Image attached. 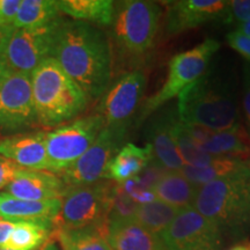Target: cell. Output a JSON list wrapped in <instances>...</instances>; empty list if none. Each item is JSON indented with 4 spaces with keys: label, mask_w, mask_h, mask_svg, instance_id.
Returning <instances> with one entry per match:
<instances>
[{
    "label": "cell",
    "mask_w": 250,
    "mask_h": 250,
    "mask_svg": "<svg viewBox=\"0 0 250 250\" xmlns=\"http://www.w3.org/2000/svg\"><path fill=\"white\" fill-rule=\"evenodd\" d=\"M51 58L89 100L102 98L111 83L114 56L110 40L92 23L62 18Z\"/></svg>",
    "instance_id": "obj_1"
},
{
    "label": "cell",
    "mask_w": 250,
    "mask_h": 250,
    "mask_svg": "<svg viewBox=\"0 0 250 250\" xmlns=\"http://www.w3.org/2000/svg\"><path fill=\"white\" fill-rule=\"evenodd\" d=\"M161 13V6L154 1L115 2L110 44L121 66L132 68L143 64L155 43Z\"/></svg>",
    "instance_id": "obj_2"
},
{
    "label": "cell",
    "mask_w": 250,
    "mask_h": 250,
    "mask_svg": "<svg viewBox=\"0 0 250 250\" xmlns=\"http://www.w3.org/2000/svg\"><path fill=\"white\" fill-rule=\"evenodd\" d=\"M37 124L61 126L85 110L89 99L54 58L41 62L30 74Z\"/></svg>",
    "instance_id": "obj_3"
},
{
    "label": "cell",
    "mask_w": 250,
    "mask_h": 250,
    "mask_svg": "<svg viewBox=\"0 0 250 250\" xmlns=\"http://www.w3.org/2000/svg\"><path fill=\"white\" fill-rule=\"evenodd\" d=\"M192 206L223 235H245L250 229V168L199 187Z\"/></svg>",
    "instance_id": "obj_4"
},
{
    "label": "cell",
    "mask_w": 250,
    "mask_h": 250,
    "mask_svg": "<svg viewBox=\"0 0 250 250\" xmlns=\"http://www.w3.org/2000/svg\"><path fill=\"white\" fill-rule=\"evenodd\" d=\"M179 120L211 131H226L239 124V107L229 83L205 73L179 95Z\"/></svg>",
    "instance_id": "obj_5"
},
{
    "label": "cell",
    "mask_w": 250,
    "mask_h": 250,
    "mask_svg": "<svg viewBox=\"0 0 250 250\" xmlns=\"http://www.w3.org/2000/svg\"><path fill=\"white\" fill-rule=\"evenodd\" d=\"M219 48L220 44L215 40H205L195 48L175 55L168 65V74L164 85L140 107L137 125H140L153 112L158 111L162 105L196 83L206 72L211 58Z\"/></svg>",
    "instance_id": "obj_6"
},
{
    "label": "cell",
    "mask_w": 250,
    "mask_h": 250,
    "mask_svg": "<svg viewBox=\"0 0 250 250\" xmlns=\"http://www.w3.org/2000/svg\"><path fill=\"white\" fill-rule=\"evenodd\" d=\"M115 183L102 180L89 186L67 189L54 225L57 229H79L108 224V212Z\"/></svg>",
    "instance_id": "obj_7"
},
{
    "label": "cell",
    "mask_w": 250,
    "mask_h": 250,
    "mask_svg": "<svg viewBox=\"0 0 250 250\" xmlns=\"http://www.w3.org/2000/svg\"><path fill=\"white\" fill-rule=\"evenodd\" d=\"M103 127L104 122L95 114L45 131L50 171L59 174L71 167L93 145Z\"/></svg>",
    "instance_id": "obj_8"
},
{
    "label": "cell",
    "mask_w": 250,
    "mask_h": 250,
    "mask_svg": "<svg viewBox=\"0 0 250 250\" xmlns=\"http://www.w3.org/2000/svg\"><path fill=\"white\" fill-rule=\"evenodd\" d=\"M146 87L142 70H131L110 83L98 105V115L104 126L126 136L132 118L138 115Z\"/></svg>",
    "instance_id": "obj_9"
},
{
    "label": "cell",
    "mask_w": 250,
    "mask_h": 250,
    "mask_svg": "<svg viewBox=\"0 0 250 250\" xmlns=\"http://www.w3.org/2000/svg\"><path fill=\"white\" fill-rule=\"evenodd\" d=\"M35 124L30 74L9 70L0 80V134L28 132Z\"/></svg>",
    "instance_id": "obj_10"
},
{
    "label": "cell",
    "mask_w": 250,
    "mask_h": 250,
    "mask_svg": "<svg viewBox=\"0 0 250 250\" xmlns=\"http://www.w3.org/2000/svg\"><path fill=\"white\" fill-rule=\"evenodd\" d=\"M61 20L62 17L45 26L14 29L1 56L8 70L31 74L41 62L51 57L55 34Z\"/></svg>",
    "instance_id": "obj_11"
},
{
    "label": "cell",
    "mask_w": 250,
    "mask_h": 250,
    "mask_svg": "<svg viewBox=\"0 0 250 250\" xmlns=\"http://www.w3.org/2000/svg\"><path fill=\"white\" fill-rule=\"evenodd\" d=\"M223 237L219 228L193 206L182 208L160 234L165 250H220Z\"/></svg>",
    "instance_id": "obj_12"
},
{
    "label": "cell",
    "mask_w": 250,
    "mask_h": 250,
    "mask_svg": "<svg viewBox=\"0 0 250 250\" xmlns=\"http://www.w3.org/2000/svg\"><path fill=\"white\" fill-rule=\"evenodd\" d=\"M125 138V134L103 127L93 145L71 167L57 174L66 189L105 180L108 166L123 146Z\"/></svg>",
    "instance_id": "obj_13"
},
{
    "label": "cell",
    "mask_w": 250,
    "mask_h": 250,
    "mask_svg": "<svg viewBox=\"0 0 250 250\" xmlns=\"http://www.w3.org/2000/svg\"><path fill=\"white\" fill-rule=\"evenodd\" d=\"M228 6L224 0H180L170 2L165 17L166 35H177L210 21L223 19Z\"/></svg>",
    "instance_id": "obj_14"
},
{
    "label": "cell",
    "mask_w": 250,
    "mask_h": 250,
    "mask_svg": "<svg viewBox=\"0 0 250 250\" xmlns=\"http://www.w3.org/2000/svg\"><path fill=\"white\" fill-rule=\"evenodd\" d=\"M184 125L199 151L213 156H228L250 161V139L240 125L226 131H211L186 123Z\"/></svg>",
    "instance_id": "obj_15"
},
{
    "label": "cell",
    "mask_w": 250,
    "mask_h": 250,
    "mask_svg": "<svg viewBox=\"0 0 250 250\" xmlns=\"http://www.w3.org/2000/svg\"><path fill=\"white\" fill-rule=\"evenodd\" d=\"M0 156L18 167L50 171L45 131H34L0 138Z\"/></svg>",
    "instance_id": "obj_16"
},
{
    "label": "cell",
    "mask_w": 250,
    "mask_h": 250,
    "mask_svg": "<svg viewBox=\"0 0 250 250\" xmlns=\"http://www.w3.org/2000/svg\"><path fill=\"white\" fill-rule=\"evenodd\" d=\"M177 117L173 110H166L152 118L146 131L153 161L166 170H181L184 166L174 138Z\"/></svg>",
    "instance_id": "obj_17"
},
{
    "label": "cell",
    "mask_w": 250,
    "mask_h": 250,
    "mask_svg": "<svg viewBox=\"0 0 250 250\" xmlns=\"http://www.w3.org/2000/svg\"><path fill=\"white\" fill-rule=\"evenodd\" d=\"M66 190L57 174L21 168L4 192L22 201H51L62 199Z\"/></svg>",
    "instance_id": "obj_18"
},
{
    "label": "cell",
    "mask_w": 250,
    "mask_h": 250,
    "mask_svg": "<svg viewBox=\"0 0 250 250\" xmlns=\"http://www.w3.org/2000/svg\"><path fill=\"white\" fill-rule=\"evenodd\" d=\"M62 199L51 201H22L8 193H0V218L9 221H49L59 213Z\"/></svg>",
    "instance_id": "obj_19"
},
{
    "label": "cell",
    "mask_w": 250,
    "mask_h": 250,
    "mask_svg": "<svg viewBox=\"0 0 250 250\" xmlns=\"http://www.w3.org/2000/svg\"><path fill=\"white\" fill-rule=\"evenodd\" d=\"M108 242L112 250H165L160 236L133 220L108 223Z\"/></svg>",
    "instance_id": "obj_20"
},
{
    "label": "cell",
    "mask_w": 250,
    "mask_h": 250,
    "mask_svg": "<svg viewBox=\"0 0 250 250\" xmlns=\"http://www.w3.org/2000/svg\"><path fill=\"white\" fill-rule=\"evenodd\" d=\"M153 160L148 145L140 147L127 143L121 147L108 166L105 180L121 184L126 180L138 176Z\"/></svg>",
    "instance_id": "obj_21"
},
{
    "label": "cell",
    "mask_w": 250,
    "mask_h": 250,
    "mask_svg": "<svg viewBox=\"0 0 250 250\" xmlns=\"http://www.w3.org/2000/svg\"><path fill=\"white\" fill-rule=\"evenodd\" d=\"M198 187L193 186L180 170H167L153 188L159 201L182 210L192 206Z\"/></svg>",
    "instance_id": "obj_22"
},
{
    "label": "cell",
    "mask_w": 250,
    "mask_h": 250,
    "mask_svg": "<svg viewBox=\"0 0 250 250\" xmlns=\"http://www.w3.org/2000/svg\"><path fill=\"white\" fill-rule=\"evenodd\" d=\"M59 12L72 20L110 26L115 12L112 0H59Z\"/></svg>",
    "instance_id": "obj_23"
},
{
    "label": "cell",
    "mask_w": 250,
    "mask_h": 250,
    "mask_svg": "<svg viewBox=\"0 0 250 250\" xmlns=\"http://www.w3.org/2000/svg\"><path fill=\"white\" fill-rule=\"evenodd\" d=\"M247 168H250V161L228 158V156H218L210 164L203 167L183 166L180 171L193 186L199 188L204 184L239 173Z\"/></svg>",
    "instance_id": "obj_24"
},
{
    "label": "cell",
    "mask_w": 250,
    "mask_h": 250,
    "mask_svg": "<svg viewBox=\"0 0 250 250\" xmlns=\"http://www.w3.org/2000/svg\"><path fill=\"white\" fill-rule=\"evenodd\" d=\"M62 250H112L108 242V224L79 229H57Z\"/></svg>",
    "instance_id": "obj_25"
},
{
    "label": "cell",
    "mask_w": 250,
    "mask_h": 250,
    "mask_svg": "<svg viewBox=\"0 0 250 250\" xmlns=\"http://www.w3.org/2000/svg\"><path fill=\"white\" fill-rule=\"evenodd\" d=\"M61 18L56 0H21L13 27H41Z\"/></svg>",
    "instance_id": "obj_26"
},
{
    "label": "cell",
    "mask_w": 250,
    "mask_h": 250,
    "mask_svg": "<svg viewBox=\"0 0 250 250\" xmlns=\"http://www.w3.org/2000/svg\"><path fill=\"white\" fill-rule=\"evenodd\" d=\"M51 226L49 221H17L5 248L36 250L46 241Z\"/></svg>",
    "instance_id": "obj_27"
},
{
    "label": "cell",
    "mask_w": 250,
    "mask_h": 250,
    "mask_svg": "<svg viewBox=\"0 0 250 250\" xmlns=\"http://www.w3.org/2000/svg\"><path fill=\"white\" fill-rule=\"evenodd\" d=\"M180 211L179 208L156 199L148 204L137 206L133 220L151 233L160 236Z\"/></svg>",
    "instance_id": "obj_28"
},
{
    "label": "cell",
    "mask_w": 250,
    "mask_h": 250,
    "mask_svg": "<svg viewBox=\"0 0 250 250\" xmlns=\"http://www.w3.org/2000/svg\"><path fill=\"white\" fill-rule=\"evenodd\" d=\"M174 138L176 142L177 149L182 159L184 166H192V167H203L208 165L218 156H213L199 151L187 132L186 125L177 117L176 123L174 125Z\"/></svg>",
    "instance_id": "obj_29"
},
{
    "label": "cell",
    "mask_w": 250,
    "mask_h": 250,
    "mask_svg": "<svg viewBox=\"0 0 250 250\" xmlns=\"http://www.w3.org/2000/svg\"><path fill=\"white\" fill-rule=\"evenodd\" d=\"M137 205L129 196L121 189L120 184L115 183L114 189L111 193L110 206L108 212V223H115V221H125L132 220L136 213Z\"/></svg>",
    "instance_id": "obj_30"
},
{
    "label": "cell",
    "mask_w": 250,
    "mask_h": 250,
    "mask_svg": "<svg viewBox=\"0 0 250 250\" xmlns=\"http://www.w3.org/2000/svg\"><path fill=\"white\" fill-rule=\"evenodd\" d=\"M120 187L125 192V195L129 196L137 205L148 204V203H152L158 199L156 198L155 193L153 192V190L146 189V188L137 180L136 176L132 177V179L126 180L123 183H121Z\"/></svg>",
    "instance_id": "obj_31"
},
{
    "label": "cell",
    "mask_w": 250,
    "mask_h": 250,
    "mask_svg": "<svg viewBox=\"0 0 250 250\" xmlns=\"http://www.w3.org/2000/svg\"><path fill=\"white\" fill-rule=\"evenodd\" d=\"M250 19V0H233L228 6L223 21L226 24H240Z\"/></svg>",
    "instance_id": "obj_32"
},
{
    "label": "cell",
    "mask_w": 250,
    "mask_h": 250,
    "mask_svg": "<svg viewBox=\"0 0 250 250\" xmlns=\"http://www.w3.org/2000/svg\"><path fill=\"white\" fill-rule=\"evenodd\" d=\"M227 43L237 54L250 61V36L235 29L227 35Z\"/></svg>",
    "instance_id": "obj_33"
},
{
    "label": "cell",
    "mask_w": 250,
    "mask_h": 250,
    "mask_svg": "<svg viewBox=\"0 0 250 250\" xmlns=\"http://www.w3.org/2000/svg\"><path fill=\"white\" fill-rule=\"evenodd\" d=\"M165 171L167 170L164 169V168L160 167L159 165H156L155 162L152 160L148 164L147 167L136 177L146 189L153 190V188H154L155 184L158 183V181L160 180L162 175L165 174Z\"/></svg>",
    "instance_id": "obj_34"
},
{
    "label": "cell",
    "mask_w": 250,
    "mask_h": 250,
    "mask_svg": "<svg viewBox=\"0 0 250 250\" xmlns=\"http://www.w3.org/2000/svg\"><path fill=\"white\" fill-rule=\"evenodd\" d=\"M20 5L21 0H0V23L13 27Z\"/></svg>",
    "instance_id": "obj_35"
},
{
    "label": "cell",
    "mask_w": 250,
    "mask_h": 250,
    "mask_svg": "<svg viewBox=\"0 0 250 250\" xmlns=\"http://www.w3.org/2000/svg\"><path fill=\"white\" fill-rule=\"evenodd\" d=\"M21 168L0 156V189H5Z\"/></svg>",
    "instance_id": "obj_36"
},
{
    "label": "cell",
    "mask_w": 250,
    "mask_h": 250,
    "mask_svg": "<svg viewBox=\"0 0 250 250\" xmlns=\"http://www.w3.org/2000/svg\"><path fill=\"white\" fill-rule=\"evenodd\" d=\"M243 111H245L247 132L250 139V65L245 70V83H243Z\"/></svg>",
    "instance_id": "obj_37"
},
{
    "label": "cell",
    "mask_w": 250,
    "mask_h": 250,
    "mask_svg": "<svg viewBox=\"0 0 250 250\" xmlns=\"http://www.w3.org/2000/svg\"><path fill=\"white\" fill-rule=\"evenodd\" d=\"M15 227V221L5 220L0 218V249L5 248L6 242L8 241L9 236L13 232Z\"/></svg>",
    "instance_id": "obj_38"
},
{
    "label": "cell",
    "mask_w": 250,
    "mask_h": 250,
    "mask_svg": "<svg viewBox=\"0 0 250 250\" xmlns=\"http://www.w3.org/2000/svg\"><path fill=\"white\" fill-rule=\"evenodd\" d=\"M14 28L12 26H6V24L0 23V57L4 54L6 46L8 44V41L13 34Z\"/></svg>",
    "instance_id": "obj_39"
},
{
    "label": "cell",
    "mask_w": 250,
    "mask_h": 250,
    "mask_svg": "<svg viewBox=\"0 0 250 250\" xmlns=\"http://www.w3.org/2000/svg\"><path fill=\"white\" fill-rule=\"evenodd\" d=\"M237 30L241 31L245 35L250 36V19L248 21H246V22L240 24V26H237Z\"/></svg>",
    "instance_id": "obj_40"
},
{
    "label": "cell",
    "mask_w": 250,
    "mask_h": 250,
    "mask_svg": "<svg viewBox=\"0 0 250 250\" xmlns=\"http://www.w3.org/2000/svg\"><path fill=\"white\" fill-rule=\"evenodd\" d=\"M9 70H8V67L6 66V64H5V62L2 61V58L0 57V80L2 79V78H4V76L6 73H7Z\"/></svg>",
    "instance_id": "obj_41"
},
{
    "label": "cell",
    "mask_w": 250,
    "mask_h": 250,
    "mask_svg": "<svg viewBox=\"0 0 250 250\" xmlns=\"http://www.w3.org/2000/svg\"><path fill=\"white\" fill-rule=\"evenodd\" d=\"M42 250H59V249H58V247L55 245V243L51 242V243H48V245H46Z\"/></svg>",
    "instance_id": "obj_42"
},
{
    "label": "cell",
    "mask_w": 250,
    "mask_h": 250,
    "mask_svg": "<svg viewBox=\"0 0 250 250\" xmlns=\"http://www.w3.org/2000/svg\"><path fill=\"white\" fill-rule=\"evenodd\" d=\"M228 250H248V247L245 245H236Z\"/></svg>",
    "instance_id": "obj_43"
},
{
    "label": "cell",
    "mask_w": 250,
    "mask_h": 250,
    "mask_svg": "<svg viewBox=\"0 0 250 250\" xmlns=\"http://www.w3.org/2000/svg\"><path fill=\"white\" fill-rule=\"evenodd\" d=\"M0 250H13V249H7V248H2V249H0Z\"/></svg>",
    "instance_id": "obj_44"
},
{
    "label": "cell",
    "mask_w": 250,
    "mask_h": 250,
    "mask_svg": "<svg viewBox=\"0 0 250 250\" xmlns=\"http://www.w3.org/2000/svg\"><path fill=\"white\" fill-rule=\"evenodd\" d=\"M248 250H250V245H249V247H248Z\"/></svg>",
    "instance_id": "obj_45"
}]
</instances>
